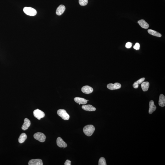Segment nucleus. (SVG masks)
Listing matches in <instances>:
<instances>
[{
    "label": "nucleus",
    "instance_id": "dca6fc26",
    "mask_svg": "<svg viewBox=\"0 0 165 165\" xmlns=\"http://www.w3.org/2000/svg\"><path fill=\"white\" fill-rule=\"evenodd\" d=\"M159 105L162 107L165 106V97L163 94H161L159 97Z\"/></svg>",
    "mask_w": 165,
    "mask_h": 165
},
{
    "label": "nucleus",
    "instance_id": "6ab92c4d",
    "mask_svg": "<svg viewBox=\"0 0 165 165\" xmlns=\"http://www.w3.org/2000/svg\"><path fill=\"white\" fill-rule=\"evenodd\" d=\"M148 32L150 34L156 37H161L162 36L161 34L156 31L152 29L148 30Z\"/></svg>",
    "mask_w": 165,
    "mask_h": 165
},
{
    "label": "nucleus",
    "instance_id": "f257e3e1",
    "mask_svg": "<svg viewBox=\"0 0 165 165\" xmlns=\"http://www.w3.org/2000/svg\"><path fill=\"white\" fill-rule=\"evenodd\" d=\"M95 130V127L92 125H88L83 129V132L85 134L88 136H92Z\"/></svg>",
    "mask_w": 165,
    "mask_h": 165
},
{
    "label": "nucleus",
    "instance_id": "423d86ee",
    "mask_svg": "<svg viewBox=\"0 0 165 165\" xmlns=\"http://www.w3.org/2000/svg\"><path fill=\"white\" fill-rule=\"evenodd\" d=\"M121 85L118 82H116L114 84H109L107 85V88L108 89L110 90H113L120 89L121 87Z\"/></svg>",
    "mask_w": 165,
    "mask_h": 165
},
{
    "label": "nucleus",
    "instance_id": "7ed1b4c3",
    "mask_svg": "<svg viewBox=\"0 0 165 165\" xmlns=\"http://www.w3.org/2000/svg\"><path fill=\"white\" fill-rule=\"evenodd\" d=\"M57 114L65 120H69L70 116L65 109H59L57 111Z\"/></svg>",
    "mask_w": 165,
    "mask_h": 165
},
{
    "label": "nucleus",
    "instance_id": "b1692460",
    "mask_svg": "<svg viewBox=\"0 0 165 165\" xmlns=\"http://www.w3.org/2000/svg\"><path fill=\"white\" fill-rule=\"evenodd\" d=\"M133 44L131 42H128L126 43V47L128 48H130L131 47Z\"/></svg>",
    "mask_w": 165,
    "mask_h": 165
},
{
    "label": "nucleus",
    "instance_id": "393cba45",
    "mask_svg": "<svg viewBox=\"0 0 165 165\" xmlns=\"http://www.w3.org/2000/svg\"><path fill=\"white\" fill-rule=\"evenodd\" d=\"M133 87L135 89H137L139 87V84L137 82H135L133 85Z\"/></svg>",
    "mask_w": 165,
    "mask_h": 165
},
{
    "label": "nucleus",
    "instance_id": "aec40b11",
    "mask_svg": "<svg viewBox=\"0 0 165 165\" xmlns=\"http://www.w3.org/2000/svg\"><path fill=\"white\" fill-rule=\"evenodd\" d=\"M106 160L104 157H101L99 159V165H106Z\"/></svg>",
    "mask_w": 165,
    "mask_h": 165
},
{
    "label": "nucleus",
    "instance_id": "6e6552de",
    "mask_svg": "<svg viewBox=\"0 0 165 165\" xmlns=\"http://www.w3.org/2000/svg\"><path fill=\"white\" fill-rule=\"evenodd\" d=\"M81 91L83 93L88 94L92 93L93 92V89L89 86H85L82 88Z\"/></svg>",
    "mask_w": 165,
    "mask_h": 165
},
{
    "label": "nucleus",
    "instance_id": "f3484780",
    "mask_svg": "<svg viewBox=\"0 0 165 165\" xmlns=\"http://www.w3.org/2000/svg\"><path fill=\"white\" fill-rule=\"evenodd\" d=\"M149 86H150V83L148 82H143L142 83V89L143 91H147L148 90Z\"/></svg>",
    "mask_w": 165,
    "mask_h": 165
},
{
    "label": "nucleus",
    "instance_id": "4468645a",
    "mask_svg": "<svg viewBox=\"0 0 165 165\" xmlns=\"http://www.w3.org/2000/svg\"><path fill=\"white\" fill-rule=\"evenodd\" d=\"M138 23L142 28H144V29H147L149 28V25L144 20H140L138 21Z\"/></svg>",
    "mask_w": 165,
    "mask_h": 165
},
{
    "label": "nucleus",
    "instance_id": "0eeeda50",
    "mask_svg": "<svg viewBox=\"0 0 165 165\" xmlns=\"http://www.w3.org/2000/svg\"><path fill=\"white\" fill-rule=\"evenodd\" d=\"M29 165H43L42 160L40 159H32L28 163Z\"/></svg>",
    "mask_w": 165,
    "mask_h": 165
},
{
    "label": "nucleus",
    "instance_id": "2eb2a0df",
    "mask_svg": "<svg viewBox=\"0 0 165 165\" xmlns=\"http://www.w3.org/2000/svg\"><path fill=\"white\" fill-rule=\"evenodd\" d=\"M75 102L78 104L80 103L82 104H85L87 103V100L83 98L76 97L74 99Z\"/></svg>",
    "mask_w": 165,
    "mask_h": 165
},
{
    "label": "nucleus",
    "instance_id": "a211bd4d",
    "mask_svg": "<svg viewBox=\"0 0 165 165\" xmlns=\"http://www.w3.org/2000/svg\"><path fill=\"white\" fill-rule=\"evenodd\" d=\"M27 138V136L26 134L22 133L20 135L19 139H18V142L20 143H23L26 140Z\"/></svg>",
    "mask_w": 165,
    "mask_h": 165
},
{
    "label": "nucleus",
    "instance_id": "9b49d317",
    "mask_svg": "<svg viewBox=\"0 0 165 165\" xmlns=\"http://www.w3.org/2000/svg\"><path fill=\"white\" fill-rule=\"evenodd\" d=\"M65 10L64 5H61L58 7L56 10V14L57 15L60 16L64 13Z\"/></svg>",
    "mask_w": 165,
    "mask_h": 165
},
{
    "label": "nucleus",
    "instance_id": "20e7f679",
    "mask_svg": "<svg viewBox=\"0 0 165 165\" xmlns=\"http://www.w3.org/2000/svg\"><path fill=\"white\" fill-rule=\"evenodd\" d=\"M34 137L36 140L40 142H44L46 139V136L43 133L38 132L34 135Z\"/></svg>",
    "mask_w": 165,
    "mask_h": 165
},
{
    "label": "nucleus",
    "instance_id": "4be33fe9",
    "mask_svg": "<svg viewBox=\"0 0 165 165\" xmlns=\"http://www.w3.org/2000/svg\"><path fill=\"white\" fill-rule=\"evenodd\" d=\"M140 44L139 43H136L135 46H134V48L136 50H139L140 49Z\"/></svg>",
    "mask_w": 165,
    "mask_h": 165
},
{
    "label": "nucleus",
    "instance_id": "5701e85b",
    "mask_svg": "<svg viewBox=\"0 0 165 165\" xmlns=\"http://www.w3.org/2000/svg\"><path fill=\"white\" fill-rule=\"evenodd\" d=\"M145 80V78H141L140 79H139V80L136 81V82H137V83L138 84H141Z\"/></svg>",
    "mask_w": 165,
    "mask_h": 165
},
{
    "label": "nucleus",
    "instance_id": "412c9836",
    "mask_svg": "<svg viewBox=\"0 0 165 165\" xmlns=\"http://www.w3.org/2000/svg\"><path fill=\"white\" fill-rule=\"evenodd\" d=\"M79 5L81 6H85L87 5L88 3V0H79Z\"/></svg>",
    "mask_w": 165,
    "mask_h": 165
},
{
    "label": "nucleus",
    "instance_id": "f8f14e48",
    "mask_svg": "<svg viewBox=\"0 0 165 165\" xmlns=\"http://www.w3.org/2000/svg\"><path fill=\"white\" fill-rule=\"evenodd\" d=\"M149 113L151 114L153 112L155 111L156 109V106H155L154 102L153 100H151L149 103Z\"/></svg>",
    "mask_w": 165,
    "mask_h": 165
},
{
    "label": "nucleus",
    "instance_id": "39448f33",
    "mask_svg": "<svg viewBox=\"0 0 165 165\" xmlns=\"http://www.w3.org/2000/svg\"><path fill=\"white\" fill-rule=\"evenodd\" d=\"M33 114L34 116L39 120H40L41 118L44 117L45 116V113L39 109H35L34 111Z\"/></svg>",
    "mask_w": 165,
    "mask_h": 165
},
{
    "label": "nucleus",
    "instance_id": "a878e982",
    "mask_svg": "<svg viewBox=\"0 0 165 165\" xmlns=\"http://www.w3.org/2000/svg\"><path fill=\"white\" fill-rule=\"evenodd\" d=\"M71 161L69 160H66V161H65L64 164L65 165H71Z\"/></svg>",
    "mask_w": 165,
    "mask_h": 165
},
{
    "label": "nucleus",
    "instance_id": "f03ea898",
    "mask_svg": "<svg viewBox=\"0 0 165 165\" xmlns=\"http://www.w3.org/2000/svg\"><path fill=\"white\" fill-rule=\"evenodd\" d=\"M23 11L26 15L30 16H34L37 14L36 10L31 7H25L23 9Z\"/></svg>",
    "mask_w": 165,
    "mask_h": 165
},
{
    "label": "nucleus",
    "instance_id": "1a4fd4ad",
    "mask_svg": "<svg viewBox=\"0 0 165 165\" xmlns=\"http://www.w3.org/2000/svg\"><path fill=\"white\" fill-rule=\"evenodd\" d=\"M57 144L60 147L65 148L67 146V144L61 138L59 137L57 139Z\"/></svg>",
    "mask_w": 165,
    "mask_h": 165
},
{
    "label": "nucleus",
    "instance_id": "ddd939ff",
    "mask_svg": "<svg viewBox=\"0 0 165 165\" xmlns=\"http://www.w3.org/2000/svg\"><path fill=\"white\" fill-rule=\"evenodd\" d=\"M82 108L84 110L89 111H93L96 110V108L91 105H83L82 106Z\"/></svg>",
    "mask_w": 165,
    "mask_h": 165
},
{
    "label": "nucleus",
    "instance_id": "bb28decb",
    "mask_svg": "<svg viewBox=\"0 0 165 165\" xmlns=\"http://www.w3.org/2000/svg\"><path fill=\"white\" fill-rule=\"evenodd\" d=\"M89 101V100H87V101Z\"/></svg>",
    "mask_w": 165,
    "mask_h": 165
},
{
    "label": "nucleus",
    "instance_id": "9d476101",
    "mask_svg": "<svg viewBox=\"0 0 165 165\" xmlns=\"http://www.w3.org/2000/svg\"><path fill=\"white\" fill-rule=\"evenodd\" d=\"M31 125L30 120L28 118L24 119V123L22 126V129L24 131L26 130Z\"/></svg>",
    "mask_w": 165,
    "mask_h": 165
}]
</instances>
